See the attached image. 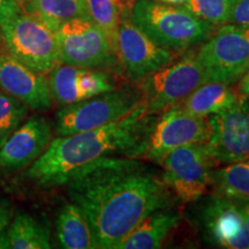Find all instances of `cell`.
Returning <instances> with one entry per match:
<instances>
[{"instance_id": "obj_16", "label": "cell", "mask_w": 249, "mask_h": 249, "mask_svg": "<svg viewBox=\"0 0 249 249\" xmlns=\"http://www.w3.org/2000/svg\"><path fill=\"white\" fill-rule=\"evenodd\" d=\"M182 219L181 211L172 207L161 208L148 214L124 240L117 249L160 248L171 232Z\"/></svg>"}, {"instance_id": "obj_31", "label": "cell", "mask_w": 249, "mask_h": 249, "mask_svg": "<svg viewBox=\"0 0 249 249\" xmlns=\"http://www.w3.org/2000/svg\"><path fill=\"white\" fill-rule=\"evenodd\" d=\"M155 1L160 2L165 5H172V6H183L188 0H155Z\"/></svg>"}, {"instance_id": "obj_18", "label": "cell", "mask_w": 249, "mask_h": 249, "mask_svg": "<svg viewBox=\"0 0 249 249\" xmlns=\"http://www.w3.org/2000/svg\"><path fill=\"white\" fill-rule=\"evenodd\" d=\"M55 234L62 248H98L88 219L73 202L64 204L58 211L55 217Z\"/></svg>"}, {"instance_id": "obj_9", "label": "cell", "mask_w": 249, "mask_h": 249, "mask_svg": "<svg viewBox=\"0 0 249 249\" xmlns=\"http://www.w3.org/2000/svg\"><path fill=\"white\" fill-rule=\"evenodd\" d=\"M61 64L89 70H120L116 49L90 18H74L55 30Z\"/></svg>"}, {"instance_id": "obj_5", "label": "cell", "mask_w": 249, "mask_h": 249, "mask_svg": "<svg viewBox=\"0 0 249 249\" xmlns=\"http://www.w3.org/2000/svg\"><path fill=\"white\" fill-rule=\"evenodd\" d=\"M143 102L140 88L114 89L74 104L62 107L55 119L60 136L101 128L120 120Z\"/></svg>"}, {"instance_id": "obj_13", "label": "cell", "mask_w": 249, "mask_h": 249, "mask_svg": "<svg viewBox=\"0 0 249 249\" xmlns=\"http://www.w3.org/2000/svg\"><path fill=\"white\" fill-rule=\"evenodd\" d=\"M209 139L205 147L213 161L235 163L249 160V102L240 97L235 104L211 114Z\"/></svg>"}, {"instance_id": "obj_22", "label": "cell", "mask_w": 249, "mask_h": 249, "mask_svg": "<svg viewBox=\"0 0 249 249\" xmlns=\"http://www.w3.org/2000/svg\"><path fill=\"white\" fill-rule=\"evenodd\" d=\"M81 68L60 64L49 73V87L52 99L61 107L83 101L80 85Z\"/></svg>"}, {"instance_id": "obj_8", "label": "cell", "mask_w": 249, "mask_h": 249, "mask_svg": "<svg viewBox=\"0 0 249 249\" xmlns=\"http://www.w3.org/2000/svg\"><path fill=\"white\" fill-rule=\"evenodd\" d=\"M151 114L147 134L136 160H160L169 152L182 145L207 143L209 139V121L188 113L180 107H171L157 114Z\"/></svg>"}, {"instance_id": "obj_23", "label": "cell", "mask_w": 249, "mask_h": 249, "mask_svg": "<svg viewBox=\"0 0 249 249\" xmlns=\"http://www.w3.org/2000/svg\"><path fill=\"white\" fill-rule=\"evenodd\" d=\"M86 4L90 20L107 34L117 51L118 29L121 14L120 0H86Z\"/></svg>"}, {"instance_id": "obj_7", "label": "cell", "mask_w": 249, "mask_h": 249, "mask_svg": "<svg viewBox=\"0 0 249 249\" xmlns=\"http://www.w3.org/2000/svg\"><path fill=\"white\" fill-rule=\"evenodd\" d=\"M196 58L207 82L231 86L249 70V27L225 23L202 43Z\"/></svg>"}, {"instance_id": "obj_20", "label": "cell", "mask_w": 249, "mask_h": 249, "mask_svg": "<svg viewBox=\"0 0 249 249\" xmlns=\"http://www.w3.org/2000/svg\"><path fill=\"white\" fill-rule=\"evenodd\" d=\"M21 8L53 30L74 18H90L86 0H28Z\"/></svg>"}, {"instance_id": "obj_1", "label": "cell", "mask_w": 249, "mask_h": 249, "mask_svg": "<svg viewBox=\"0 0 249 249\" xmlns=\"http://www.w3.org/2000/svg\"><path fill=\"white\" fill-rule=\"evenodd\" d=\"M65 186L103 249H117L148 214L174 203L161 174L135 158H104L81 170Z\"/></svg>"}, {"instance_id": "obj_24", "label": "cell", "mask_w": 249, "mask_h": 249, "mask_svg": "<svg viewBox=\"0 0 249 249\" xmlns=\"http://www.w3.org/2000/svg\"><path fill=\"white\" fill-rule=\"evenodd\" d=\"M28 107L7 93H0V148L21 126Z\"/></svg>"}, {"instance_id": "obj_11", "label": "cell", "mask_w": 249, "mask_h": 249, "mask_svg": "<svg viewBox=\"0 0 249 249\" xmlns=\"http://www.w3.org/2000/svg\"><path fill=\"white\" fill-rule=\"evenodd\" d=\"M119 66L126 79L138 83L176 58L174 51L154 42L121 9L117 43Z\"/></svg>"}, {"instance_id": "obj_10", "label": "cell", "mask_w": 249, "mask_h": 249, "mask_svg": "<svg viewBox=\"0 0 249 249\" xmlns=\"http://www.w3.org/2000/svg\"><path fill=\"white\" fill-rule=\"evenodd\" d=\"M165 185L183 203L197 202L211 186L213 167L216 165L205 143L182 145L160 160Z\"/></svg>"}, {"instance_id": "obj_6", "label": "cell", "mask_w": 249, "mask_h": 249, "mask_svg": "<svg viewBox=\"0 0 249 249\" xmlns=\"http://www.w3.org/2000/svg\"><path fill=\"white\" fill-rule=\"evenodd\" d=\"M207 76L196 54L188 53L178 61H171L138 83L147 114H160L176 107Z\"/></svg>"}, {"instance_id": "obj_21", "label": "cell", "mask_w": 249, "mask_h": 249, "mask_svg": "<svg viewBox=\"0 0 249 249\" xmlns=\"http://www.w3.org/2000/svg\"><path fill=\"white\" fill-rule=\"evenodd\" d=\"M214 193L234 202H249V160L235 161L211 174Z\"/></svg>"}, {"instance_id": "obj_27", "label": "cell", "mask_w": 249, "mask_h": 249, "mask_svg": "<svg viewBox=\"0 0 249 249\" xmlns=\"http://www.w3.org/2000/svg\"><path fill=\"white\" fill-rule=\"evenodd\" d=\"M21 12L22 8L15 0H0V27Z\"/></svg>"}, {"instance_id": "obj_29", "label": "cell", "mask_w": 249, "mask_h": 249, "mask_svg": "<svg viewBox=\"0 0 249 249\" xmlns=\"http://www.w3.org/2000/svg\"><path fill=\"white\" fill-rule=\"evenodd\" d=\"M239 93H240V96H242V97L249 99V70L246 71L245 75L240 79Z\"/></svg>"}, {"instance_id": "obj_32", "label": "cell", "mask_w": 249, "mask_h": 249, "mask_svg": "<svg viewBox=\"0 0 249 249\" xmlns=\"http://www.w3.org/2000/svg\"><path fill=\"white\" fill-rule=\"evenodd\" d=\"M5 248H11V245H9V239L7 233L5 231L0 233V249Z\"/></svg>"}, {"instance_id": "obj_33", "label": "cell", "mask_w": 249, "mask_h": 249, "mask_svg": "<svg viewBox=\"0 0 249 249\" xmlns=\"http://www.w3.org/2000/svg\"><path fill=\"white\" fill-rule=\"evenodd\" d=\"M15 1H17V2H18V4L21 6V5H23V4H24V2H27V1H28V0H15Z\"/></svg>"}, {"instance_id": "obj_14", "label": "cell", "mask_w": 249, "mask_h": 249, "mask_svg": "<svg viewBox=\"0 0 249 249\" xmlns=\"http://www.w3.org/2000/svg\"><path fill=\"white\" fill-rule=\"evenodd\" d=\"M51 136L52 126L46 118H29L0 148V170L15 173L28 169L46 150Z\"/></svg>"}, {"instance_id": "obj_25", "label": "cell", "mask_w": 249, "mask_h": 249, "mask_svg": "<svg viewBox=\"0 0 249 249\" xmlns=\"http://www.w3.org/2000/svg\"><path fill=\"white\" fill-rule=\"evenodd\" d=\"M236 0H188L185 7L196 17L213 26L230 22V15Z\"/></svg>"}, {"instance_id": "obj_2", "label": "cell", "mask_w": 249, "mask_h": 249, "mask_svg": "<svg viewBox=\"0 0 249 249\" xmlns=\"http://www.w3.org/2000/svg\"><path fill=\"white\" fill-rule=\"evenodd\" d=\"M144 103L120 120L101 128L51 140L46 150L28 167L26 178L43 188L65 185L71 177L107 157L138 158L150 123Z\"/></svg>"}, {"instance_id": "obj_30", "label": "cell", "mask_w": 249, "mask_h": 249, "mask_svg": "<svg viewBox=\"0 0 249 249\" xmlns=\"http://www.w3.org/2000/svg\"><path fill=\"white\" fill-rule=\"evenodd\" d=\"M235 203L239 205V208H240L246 227H247V231L249 233V202H235Z\"/></svg>"}, {"instance_id": "obj_28", "label": "cell", "mask_w": 249, "mask_h": 249, "mask_svg": "<svg viewBox=\"0 0 249 249\" xmlns=\"http://www.w3.org/2000/svg\"><path fill=\"white\" fill-rule=\"evenodd\" d=\"M14 216V209L11 202L0 197V233L7 229Z\"/></svg>"}, {"instance_id": "obj_15", "label": "cell", "mask_w": 249, "mask_h": 249, "mask_svg": "<svg viewBox=\"0 0 249 249\" xmlns=\"http://www.w3.org/2000/svg\"><path fill=\"white\" fill-rule=\"evenodd\" d=\"M0 88L37 112L52 107V95L45 74L30 70L9 53H0Z\"/></svg>"}, {"instance_id": "obj_19", "label": "cell", "mask_w": 249, "mask_h": 249, "mask_svg": "<svg viewBox=\"0 0 249 249\" xmlns=\"http://www.w3.org/2000/svg\"><path fill=\"white\" fill-rule=\"evenodd\" d=\"M6 233L13 249L51 248V230L48 222L31 213H18Z\"/></svg>"}, {"instance_id": "obj_17", "label": "cell", "mask_w": 249, "mask_h": 249, "mask_svg": "<svg viewBox=\"0 0 249 249\" xmlns=\"http://www.w3.org/2000/svg\"><path fill=\"white\" fill-rule=\"evenodd\" d=\"M240 97V93L234 91L230 85L222 82H205L193 90L176 107L194 116L208 118L211 114L232 107Z\"/></svg>"}, {"instance_id": "obj_12", "label": "cell", "mask_w": 249, "mask_h": 249, "mask_svg": "<svg viewBox=\"0 0 249 249\" xmlns=\"http://www.w3.org/2000/svg\"><path fill=\"white\" fill-rule=\"evenodd\" d=\"M198 201L195 220L205 242L219 248L249 249V233L234 201L217 193Z\"/></svg>"}, {"instance_id": "obj_3", "label": "cell", "mask_w": 249, "mask_h": 249, "mask_svg": "<svg viewBox=\"0 0 249 249\" xmlns=\"http://www.w3.org/2000/svg\"><path fill=\"white\" fill-rule=\"evenodd\" d=\"M129 17L154 42L171 51H185L202 44L213 31V24L197 18L185 6L155 0H135Z\"/></svg>"}, {"instance_id": "obj_26", "label": "cell", "mask_w": 249, "mask_h": 249, "mask_svg": "<svg viewBox=\"0 0 249 249\" xmlns=\"http://www.w3.org/2000/svg\"><path fill=\"white\" fill-rule=\"evenodd\" d=\"M229 23L249 27V0H236L230 15Z\"/></svg>"}, {"instance_id": "obj_4", "label": "cell", "mask_w": 249, "mask_h": 249, "mask_svg": "<svg viewBox=\"0 0 249 249\" xmlns=\"http://www.w3.org/2000/svg\"><path fill=\"white\" fill-rule=\"evenodd\" d=\"M8 53L38 73H50L61 64L55 30L33 15L21 13L0 27Z\"/></svg>"}]
</instances>
